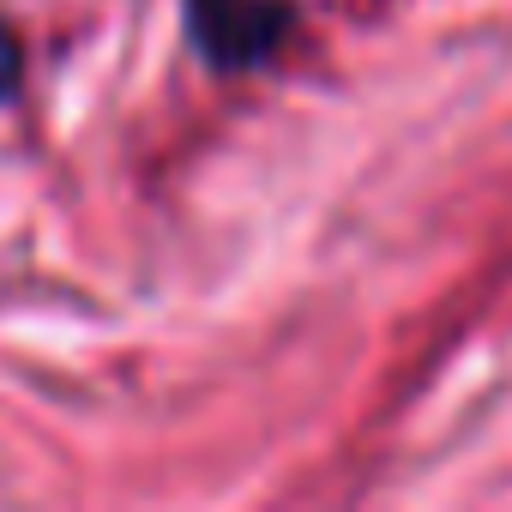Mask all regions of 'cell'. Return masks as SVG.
I'll return each mask as SVG.
<instances>
[{
	"instance_id": "cell-1",
	"label": "cell",
	"mask_w": 512,
	"mask_h": 512,
	"mask_svg": "<svg viewBox=\"0 0 512 512\" xmlns=\"http://www.w3.org/2000/svg\"><path fill=\"white\" fill-rule=\"evenodd\" d=\"M187 13L211 67L229 73L272 61L284 43V7H272V0H187Z\"/></svg>"
},
{
	"instance_id": "cell-2",
	"label": "cell",
	"mask_w": 512,
	"mask_h": 512,
	"mask_svg": "<svg viewBox=\"0 0 512 512\" xmlns=\"http://www.w3.org/2000/svg\"><path fill=\"white\" fill-rule=\"evenodd\" d=\"M19 67H25V55H19V37L0 25V97H13V85H19Z\"/></svg>"
}]
</instances>
